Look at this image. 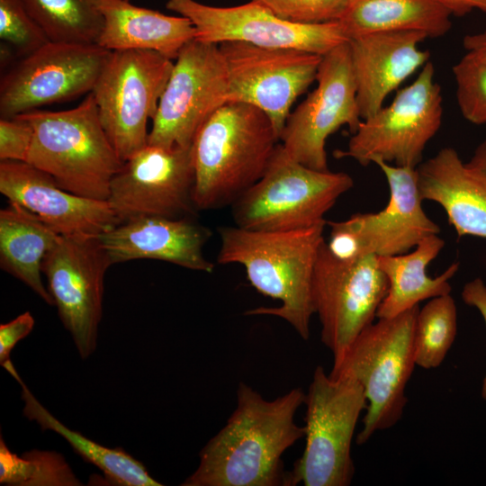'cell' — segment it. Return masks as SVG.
Returning a JSON list of instances; mask_svg holds the SVG:
<instances>
[{
    "instance_id": "cell-1",
    "label": "cell",
    "mask_w": 486,
    "mask_h": 486,
    "mask_svg": "<svg viewBox=\"0 0 486 486\" xmlns=\"http://www.w3.org/2000/svg\"><path fill=\"white\" fill-rule=\"evenodd\" d=\"M301 388L268 400L247 383L224 427L199 453V465L183 486H289L284 452L305 436L295 422L304 404Z\"/></svg>"
},
{
    "instance_id": "cell-2",
    "label": "cell",
    "mask_w": 486,
    "mask_h": 486,
    "mask_svg": "<svg viewBox=\"0 0 486 486\" xmlns=\"http://www.w3.org/2000/svg\"><path fill=\"white\" fill-rule=\"evenodd\" d=\"M326 224L327 220L279 231L250 230L236 225L218 229L217 262L241 265L258 292L281 302L278 307L249 310L246 315L279 317L302 339L310 338V319L315 314L312 278Z\"/></svg>"
},
{
    "instance_id": "cell-3",
    "label": "cell",
    "mask_w": 486,
    "mask_h": 486,
    "mask_svg": "<svg viewBox=\"0 0 486 486\" xmlns=\"http://www.w3.org/2000/svg\"><path fill=\"white\" fill-rule=\"evenodd\" d=\"M280 142L269 117L245 103H226L192 144L197 211L230 205L265 173Z\"/></svg>"
},
{
    "instance_id": "cell-4",
    "label": "cell",
    "mask_w": 486,
    "mask_h": 486,
    "mask_svg": "<svg viewBox=\"0 0 486 486\" xmlns=\"http://www.w3.org/2000/svg\"><path fill=\"white\" fill-rule=\"evenodd\" d=\"M34 130L27 163L75 194L107 201L121 159L99 118L92 92L76 107L18 114Z\"/></svg>"
},
{
    "instance_id": "cell-5",
    "label": "cell",
    "mask_w": 486,
    "mask_h": 486,
    "mask_svg": "<svg viewBox=\"0 0 486 486\" xmlns=\"http://www.w3.org/2000/svg\"><path fill=\"white\" fill-rule=\"evenodd\" d=\"M418 305L367 326L344 355L333 361L329 375L357 382L367 400L356 444L400 418L407 403L405 388L414 366V329Z\"/></svg>"
},
{
    "instance_id": "cell-6",
    "label": "cell",
    "mask_w": 486,
    "mask_h": 486,
    "mask_svg": "<svg viewBox=\"0 0 486 486\" xmlns=\"http://www.w3.org/2000/svg\"><path fill=\"white\" fill-rule=\"evenodd\" d=\"M354 186L344 172L316 170L292 158L281 142L260 179L231 204L235 225L279 231L311 227Z\"/></svg>"
},
{
    "instance_id": "cell-7",
    "label": "cell",
    "mask_w": 486,
    "mask_h": 486,
    "mask_svg": "<svg viewBox=\"0 0 486 486\" xmlns=\"http://www.w3.org/2000/svg\"><path fill=\"white\" fill-rule=\"evenodd\" d=\"M305 447L288 472L289 486H347L355 473L351 446L360 414L367 409L362 386L333 378L318 365L305 394Z\"/></svg>"
},
{
    "instance_id": "cell-8",
    "label": "cell",
    "mask_w": 486,
    "mask_h": 486,
    "mask_svg": "<svg viewBox=\"0 0 486 486\" xmlns=\"http://www.w3.org/2000/svg\"><path fill=\"white\" fill-rule=\"evenodd\" d=\"M441 87L429 60L409 86L397 90L388 105L364 119L338 158H349L362 166L381 160L417 167L428 141L442 122Z\"/></svg>"
},
{
    "instance_id": "cell-9",
    "label": "cell",
    "mask_w": 486,
    "mask_h": 486,
    "mask_svg": "<svg viewBox=\"0 0 486 486\" xmlns=\"http://www.w3.org/2000/svg\"><path fill=\"white\" fill-rule=\"evenodd\" d=\"M174 67L152 50H114L92 90L102 126L122 161L148 145V122L155 117Z\"/></svg>"
},
{
    "instance_id": "cell-10",
    "label": "cell",
    "mask_w": 486,
    "mask_h": 486,
    "mask_svg": "<svg viewBox=\"0 0 486 486\" xmlns=\"http://www.w3.org/2000/svg\"><path fill=\"white\" fill-rule=\"evenodd\" d=\"M374 165L386 178L388 202L376 212H359L344 220L327 221L330 233L326 246L339 260L351 261L371 254H403L423 238L440 232L439 226L423 210L417 167L381 160Z\"/></svg>"
},
{
    "instance_id": "cell-11",
    "label": "cell",
    "mask_w": 486,
    "mask_h": 486,
    "mask_svg": "<svg viewBox=\"0 0 486 486\" xmlns=\"http://www.w3.org/2000/svg\"><path fill=\"white\" fill-rule=\"evenodd\" d=\"M387 290L388 281L377 256L341 261L323 241L314 267L312 299L321 326L320 339L331 351L333 361L374 322Z\"/></svg>"
},
{
    "instance_id": "cell-12",
    "label": "cell",
    "mask_w": 486,
    "mask_h": 486,
    "mask_svg": "<svg viewBox=\"0 0 486 486\" xmlns=\"http://www.w3.org/2000/svg\"><path fill=\"white\" fill-rule=\"evenodd\" d=\"M152 120L148 144L191 147L206 121L228 103V73L219 44H185Z\"/></svg>"
},
{
    "instance_id": "cell-13",
    "label": "cell",
    "mask_w": 486,
    "mask_h": 486,
    "mask_svg": "<svg viewBox=\"0 0 486 486\" xmlns=\"http://www.w3.org/2000/svg\"><path fill=\"white\" fill-rule=\"evenodd\" d=\"M219 46L228 73V103H245L263 111L280 140L292 105L316 81L322 56L242 41Z\"/></svg>"
},
{
    "instance_id": "cell-14",
    "label": "cell",
    "mask_w": 486,
    "mask_h": 486,
    "mask_svg": "<svg viewBox=\"0 0 486 486\" xmlns=\"http://www.w3.org/2000/svg\"><path fill=\"white\" fill-rule=\"evenodd\" d=\"M168 10L191 21L195 40L220 44L242 41L268 49H295L320 56L348 40L338 22L298 23L258 3L220 7L196 0H167Z\"/></svg>"
},
{
    "instance_id": "cell-15",
    "label": "cell",
    "mask_w": 486,
    "mask_h": 486,
    "mask_svg": "<svg viewBox=\"0 0 486 486\" xmlns=\"http://www.w3.org/2000/svg\"><path fill=\"white\" fill-rule=\"evenodd\" d=\"M110 52L97 44L50 41L21 58L1 77V118L92 92Z\"/></svg>"
},
{
    "instance_id": "cell-16",
    "label": "cell",
    "mask_w": 486,
    "mask_h": 486,
    "mask_svg": "<svg viewBox=\"0 0 486 486\" xmlns=\"http://www.w3.org/2000/svg\"><path fill=\"white\" fill-rule=\"evenodd\" d=\"M194 180L192 146L148 144L113 176L107 202L121 223L148 216L193 217Z\"/></svg>"
},
{
    "instance_id": "cell-17",
    "label": "cell",
    "mask_w": 486,
    "mask_h": 486,
    "mask_svg": "<svg viewBox=\"0 0 486 486\" xmlns=\"http://www.w3.org/2000/svg\"><path fill=\"white\" fill-rule=\"evenodd\" d=\"M112 266L98 237L60 236L42 262V274L82 359L96 348L104 276Z\"/></svg>"
},
{
    "instance_id": "cell-18",
    "label": "cell",
    "mask_w": 486,
    "mask_h": 486,
    "mask_svg": "<svg viewBox=\"0 0 486 486\" xmlns=\"http://www.w3.org/2000/svg\"><path fill=\"white\" fill-rule=\"evenodd\" d=\"M316 82L315 89L289 114L280 142L296 161L325 171L327 139L344 125L354 133L362 121L348 40L322 56Z\"/></svg>"
},
{
    "instance_id": "cell-19",
    "label": "cell",
    "mask_w": 486,
    "mask_h": 486,
    "mask_svg": "<svg viewBox=\"0 0 486 486\" xmlns=\"http://www.w3.org/2000/svg\"><path fill=\"white\" fill-rule=\"evenodd\" d=\"M0 192L61 236L98 237L121 223L107 201L70 193L27 162H0Z\"/></svg>"
},
{
    "instance_id": "cell-20",
    "label": "cell",
    "mask_w": 486,
    "mask_h": 486,
    "mask_svg": "<svg viewBox=\"0 0 486 486\" xmlns=\"http://www.w3.org/2000/svg\"><path fill=\"white\" fill-rule=\"evenodd\" d=\"M428 36L416 31L379 32L348 40L362 120L383 106L386 97L429 61L418 48Z\"/></svg>"
},
{
    "instance_id": "cell-21",
    "label": "cell",
    "mask_w": 486,
    "mask_h": 486,
    "mask_svg": "<svg viewBox=\"0 0 486 486\" xmlns=\"http://www.w3.org/2000/svg\"><path fill=\"white\" fill-rule=\"evenodd\" d=\"M192 218H137L118 224L98 238L112 265L154 259L212 273L214 264L203 255L211 231Z\"/></svg>"
},
{
    "instance_id": "cell-22",
    "label": "cell",
    "mask_w": 486,
    "mask_h": 486,
    "mask_svg": "<svg viewBox=\"0 0 486 486\" xmlns=\"http://www.w3.org/2000/svg\"><path fill=\"white\" fill-rule=\"evenodd\" d=\"M424 200L445 211L458 237L486 238V176L464 163L453 148H443L417 166Z\"/></svg>"
},
{
    "instance_id": "cell-23",
    "label": "cell",
    "mask_w": 486,
    "mask_h": 486,
    "mask_svg": "<svg viewBox=\"0 0 486 486\" xmlns=\"http://www.w3.org/2000/svg\"><path fill=\"white\" fill-rule=\"evenodd\" d=\"M104 23L96 44L110 51L152 50L172 60L195 38L189 19L132 4L130 0H94Z\"/></svg>"
},
{
    "instance_id": "cell-24",
    "label": "cell",
    "mask_w": 486,
    "mask_h": 486,
    "mask_svg": "<svg viewBox=\"0 0 486 486\" xmlns=\"http://www.w3.org/2000/svg\"><path fill=\"white\" fill-rule=\"evenodd\" d=\"M445 246L438 234L423 238L409 252L378 256V264L388 281L387 293L376 317L392 318L400 314L422 301L450 294L449 280L456 274L458 263L451 264L436 277L428 275V265Z\"/></svg>"
},
{
    "instance_id": "cell-25",
    "label": "cell",
    "mask_w": 486,
    "mask_h": 486,
    "mask_svg": "<svg viewBox=\"0 0 486 486\" xmlns=\"http://www.w3.org/2000/svg\"><path fill=\"white\" fill-rule=\"evenodd\" d=\"M61 235L39 216L9 202L0 211V266L40 296L47 304L53 299L42 279V262Z\"/></svg>"
},
{
    "instance_id": "cell-26",
    "label": "cell",
    "mask_w": 486,
    "mask_h": 486,
    "mask_svg": "<svg viewBox=\"0 0 486 486\" xmlns=\"http://www.w3.org/2000/svg\"><path fill=\"white\" fill-rule=\"evenodd\" d=\"M451 16L434 0H347L338 22L348 40L393 31H416L437 38L451 29Z\"/></svg>"
},
{
    "instance_id": "cell-27",
    "label": "cell",
    "mask_w": 486,
    "mask_h": 486,
    "mask_svg": "<svg viewBox=\"0 0 486 486\" xmlns=\"http://www.w3.org/2000/svg\"><path fill=\"white\" fill-rule=\"evenodd\" d=\"M21 385L23 414L40 428L61 436L86 462L99 468L110 484L120 486H161L139 460L122 448H109L68 428L55 418L29 390L11 359L2 365Z\"/></svg>"
},
{
    "instance_id": "cell-28",
    "label": "cell",
    "mask_w": 486,
    "mask_h": 486,
    "mask_svg": "<svg viewBox=\"0 0 486 486\" xmlns=\"http://www.w3.org/2000/svg\"><path fill=\"white\" fill-rule=\"evenodd\" d=\"M49 41L96 44L103 16L94 0H22Z\"/></svg>"
},
{
    "instance_id": "cell-29",
    "label": "cell",
    "mask_w": 486,
    "mask_h": 486,
    "mask_svg": "<svg viewBox=\"0 0 486 486\" xmlns=\"http://www.w3.org/2000/svg\"><path fill=\"white\" fill-rule=\"evenodd\" d=\"M0 484L8 486H79L64 456L33 449L18 455L0 437Z\"/></svg>"
},
{
    "instance_id": "cell-30",
    "label": "cell",
    "mask_w": 486,
    "mask_h": 486,
    "mask_svg": "<svg viewBox=\"0 0 486 486\" xmlns=\"http://www.w3.org/2000/svg\"><path fill=\"white\" fill-rule=\"evenodd\" d=\"M457 330L454 300L450 294L430 299L418 310L414 329L416 365L431 369L438 367L452 346Z\"/></svg>"
},
{
    "instance_id": "cell-31",
    "label": "cell",
    "mask_w": 486,
    "mask_h": 486,
    "mask_svg": "<svg viewBox=\"0 0 486 486\" xmlns=\"http://www.w3.org/2000/svg\"><path fill=\"white\" fill-rule=\"evenodd\" d=\"M0 38L20 58L50 42L22 0H0Z\"/></svg>"
},
{
    "instance_id": "cell-32",
    "label": "cell",
    "mask_w": 486,
    "mask_h": 486,
    "mask_svg": "<svg viewBox=\"0 0 486 486\" xmlns=\"http://www.w3.org/2000/svg\"><path fill=\"white\" fill-rule=\"evenodd\" d=\"M453 74L462 115L473 124H485L486 63L465 54L453 67Z\"/></svg>"
},
{
    "instance_id": "cell-33",
    "label": "cell",
    "mask_w": 486,
    "mask_h": 486,
    "mask_svg": "<svg viewBox=\"0 0 486 486\" xmlns=\"http://www.w3.org/2000/svg\"><path fill=\"white\" fill-rule=\"evenodd\" d=\"M284 20L298 23L338 22L347 0H250Z\"/></svg>"
},
{
    "instance_id": "cell-34",
    "label": "cell",
    "mask_w": 486,
    "mask_h": 486,
    "mask_svg": "<svg viewBox=\"0 0 486 486\" xmlns=\"http://www.w3.org/2000/svg\"><path fill=\"white\" fill-rule=\"evenodd\" d=\"M32 124L16 115L0 119V160L27 162L33 140Z\"/></svg>"
},
{
    "instance_id": "cell-35",
    "label": "cell",
    "mask_w": 486,
    "mask_h": 486,
    "mask_svg": "<svg viewBox=\"0 0 486 486\" xmlns=\"http://www.w3.org/2000/svg\"><path fill=\"white\" fill-rule=\"evenodd\" d=\"M34 318L25 311L11 321L0 325V364L10 360V354L16 344L33 329Z\"/></svg>"
},
{
    "instance_id": "cell-36",
    "label": "cell",
    "mask_w": 486,
    "mask_h": 486,
    "mask_svg": "<svg viewBox=\"0 0 486 486\" xmlns=\"http://www.w3.org/2000/svg\"><path fill=\"white\" fill-rule=\"evenodd\" d=\"M464 302L475 307L482 314L486 325V285L480 278L467 283L462 292ZM482 397L486 400V375L482 382Z\"/></svg>"
},
{
    "instance_id": "cell-37",
    "label": "cell",
    "mask_w": 486,
    "mask_h": 486,
    "mask_svg": "<svg viewBox=\"0 0 486 486\" xmlns=\"http://www.w3.org/2000/svg\"><path fill=\"white\" fill-rule=\"evenodd\" d=\"M451 15L463 17L473 10L486 13V0H434Z\"/></svg>"
},
{
    "instance_id": "cell-38",
    "label": "cell",
    "mask_w": 486,
    "mask_h": 486,
    "mask_svg": "<svg viewBox=\"0 0 486 486\" xmlns=\"http://www.w3.org/2000/svg\"><path fill=\"white\" fill-rule=\"evenodd\" d=\"M463 46L466 55L486 63V29L464 36Z\"/></svg>"
},
{
    "instance_id": "cell-39",
    "label": "cell",
    "mask_w": 486,
    "mask_h": 486,
    "mask_svg": "<svg viewBox=\"0 0 486 486\" xmlns=\"http://www.w3.org/2000/svg\"><path fill=\"white\" fill-rule=\"evenodd\" d=\"M467 163L486 176V138L476 148L472 157Z\"/></svg>"
}]
</instances>
